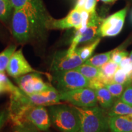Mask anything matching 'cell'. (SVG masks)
<instances>
[{"instance_id":"obj_17","label":"cell","mask_w":132,"mask_h":132,"mask_svg":"<svg viewBox=\"0 0 132 132\" xmlns=\"http://www.w3.org/2000/svg\"><path fill=\"white\" fill-rule=\"evenodd\" d=\"M16 47L14 45H11L0 53V72L4 73L7 69L8 64L12 54L16 51Z\"/></svg>"},{"instance_id":"obj_24","label":"cell","mask_w":132,"mask_h":132,"mask_svg":"<svg viewBox=\"0 0 132 132\" xmlns=\"http://www.w3.org/2000/svg\"><path fill=\"white\" fill-rule=\"evenodd\" d=\"M20 89L19 87L15 86L12 82H10V83L0 82V94H3L4 93H10L11 94L20 92Z\"/></svg>"},{"instance_id":"obj_29","label":"cell","mask_w":132,"mask_h":132,"mask_svg":"<svg viewBox=\"0 0 132 132\" xmlns=\"http://www.w3.org/2000/svg\"><path fill=\"white\" fill-rule=\"evenodd\" d=\"M132 64V62L131 61V60H130V57H128V56H126L125 57H123L122 59V60L121 61V62H120V63L119 64V67L120 68L122 69H123L125 68V67H126L127 66L130 65V64Z\"/></svg>"},{"instance_id":"obj_13","label":"cell","mask_w":132,"mask_h":132,"mask_svg":"<svg viewBox=\"0 0 132 132\" xmlns=\"http://www.w3.org/2000/svg\"><path fill=\"white\" fill-rule=\"evenodd\" d=\"M119 65L110 60L100 67V74L99 80L105 85L114 82V75Z\"/></svg>"},{"instance_id":"obj_33","label":"cell","mask_w":132,"mask_h":132,"mask_svg":"<svg viewBox=\"0 0 132 132\" xmlns=\"http://www.w3.org/2000/svg\"><path fill=\"white\" fill-rule=\"evenodd\" d=\"M101 1L105 3H111L113 2L114 1H115V0H101Z\"/></svg>"},{"instance_id":"obj_37","label":"cell","mask_w":132,"mask_h":132,"mask_svg":"<svg viewBox=\"0 0 132 132\" xmlns=\"http://www.w3.org/2000/svg\"><path fill=\"white\" fill-rule=\"evenodd\" d=\"M131 132H132V131H131Z\"/></svg>"},{"instance_id":"obj_14","label":"cell","mask_w":132,"mask_h":132,"mask_svg":"<svg viewBox=\"0 0 132 132\" xmlns=\"http://www.w3.org/2000/svg\"><path fill=\"white\" fill-rule=\"evenodd\" d=\"M97 102L103 110H109L114 103V97L105 86L94 89Z\"/></svg>"},{"instance_id":"obj_32","label":"cell","mask_w":132,"mask_h":132,"mask_svg":"<svg viewBox=\"0 0 132 132\" xmlns=\"http://www.w3.org/2000/svg\"><path fill=\"white\" fill-rule=\"evenodd\" d=\"M128 80H129V81L130 82V83L131 84V82H132V72H131V73L128 76Z\"/></svg>"},{"instance_id":"obj_36","label":"cell","mask_w":132,"mask_h":132,"mask_svg":"<svg viewBox=\"0 0 132 132\" xmlns=\"http://www.w3.org/2000/svg\"><path fill=\"white\" fill-rule=\"evenodd\" d=\"M131 84H132V82H131Z\"/></svg>"},{"instance_id":"obj_30","label":"cell","mask_w":132,"mask_h":132,"mask_svg":"<svg viewBox=\"0 0 132 132\" xmlns=\"http://www.w3.org/2000/svg\"><path fill=\"white\" fill-rule=\"evenodd\" d=\"M85 3L86 0H78L77 4H76L75 8L78 10H80V11H82V10H83Z\"/></svg>"},{"instance_id":"obj_11","label":"cell","mask_w":132,"mask_h":132,"mask_svg":"<svg viewBox=\"0 0 132 132\" xmlns=\"http://www.w3.org/2000/svg\"><path fill=\"white\" fill-rule=\"evenodd\" d=\"M6 71L8 75L14 78L32 72H39L31 67L21 49L16 50L12 54Z\"/></svg>"},{"instance_id":"obj_1","label":"cell","mask_w":132,"mask_h":132,"mask_svg":"<svg viewBox=\"0 0 132 132\" xmlns=\"http://www.w3.org/2000/svg\"><path fill=\"white\" fill-rule=\"evenodd\" d=\"M14 10L12 31L13 36L18 42H28L43 35L46 29L33 20L26 10Z\"/></svg>"},{"instance_id":"obj_9","label":"cell","mask_w":132,"mask_h":132,"mask_svg":"<svg viewBox=\"0 0 132 132\" xmlns=\"http://www.w3.org/2000/svg\"><path fill=\"white\" fill-rule=\"evenodd\" d=\"M82 26L81 11L74 7L67 16L61 19H54L49 16L46 22L47 29H80Z\"/></svg>"},{"instance_id":"obj_3","label":"cell","mask_w":132,"mask_h":132,"mask_svg":"<svg viewBox=\"0 0 132 132\" xmlns=\"http://www.w3.org/2000/svg\"><path fill=\"white\" fill-rule=\"evenodd\" d=\"M81 119L78 132H107L108 116L105 110L98 106L88 108L76 106Z\"/></svg>"},{"instance_id":"obj_6","label":"cell","mask_w":132,"mask_h":132,"mask_svg":"<svg viewBox=\"0 0 132 132\" xmlns=\"http://www.w3.org/2000/svg\"><path fill=\"white\" fill-rule=\"evenodd\" d=\"M83 63L77 50L72 53L67 50L58 52L53 57L50 70L52 73L73 70Z\"/></svg>"},{"instance_id":"obj_15","label":"cell","mask_w":132,"mask_h":132,"mask_svg":"<svg viewBox=\"0 0 132 132\" xmlns=\"http://www.w3.org/2000/svg\"><path fill=\"white\" fill-rule=\"evenodd\" d=\"M132 114V106L124 103L121 100H115L113 106L109 109L108 116H127Z\"/></svg>"},{"instance_id":"obj_23","label":"cell","mask_w":132,"mask_h":132,"mask_svg":"<svg viewBox=\"0 0 132 132\" xmlns=\"http://www.w3.org/2000/svg\"><path fill=\"white\" fill-rule=\"evenodd\" d=\"M38 128L29 122L26 121L14 125V132H39Z\"/></svg>"},{"instance_id":"obj_2","label":"cell","mask_w":132,"mask_h":132,"mask_svg":"<svg viewBox=\"0 0 132 132\" xmlns=\"http://www.w3.org/2000/svg\"><path fill=\"white\" fill-rule=\"evenodd\" d=\"M48 112L53 125L61 132H78L81 119L75 106L70 105H50Z\"/></svg>"},{"instance_id":"obj_21","label":"cell","mask_w":132,"mask_h":132,"mask_svg":"<svg viewBox=\"0 0 132 132\" xmlns=\"http://www.w3.org/2000/svg\"><path fill=\"white\" fill-rule=\"evenodd\" d=\"M104 86L107 88V89L110 92V93L114 98L120 97L124 90L125 87H126L125 85L117 83V82H113V83L108 84V85H105Z\"/></svg>"},{"instance_id":"obj_8","label":"cell","mask_w":132,"mask_h":132,"mask_svg":"<svg viewBox=\"0 0 132 132\" xmlns=\"http://www.w3.org/2000/svg\"><path fill=\"white\" fill-rule=\"evenodd\" d=\"M126 14L127 9L125 8L102 20L99 26L98 35L103 37L118 35L122 29Z\"/></svg>"},{"instance_id":"obj_28","label":"cell","mask_w":132,"mask_h":132,"mask_svg":"<svg viewBox=\"0 0 132 132\" xmlns=\"http://www.w3.org/2000/svg\"><path fill=\"white\" fill-rule=\"evenodd\" d=\"M8 119H9V108L0 109V130Z\"/></svg>"},{"instance_id":"obj_5","label":"cell","mask_w":132,"mask_h":132,"mask_svg":"<svg viewBox=\"0 0 132 132\" xmlns=\"http://www.w3.org/2000/svg\"><path fill=\"white\" fill-rule=\"evenodd\" d=\"M59 93L61 101L68 102L73 106L88 108L97 105V100L95 90L90 87H84Z\"/></svg>"},{"instance_id":"obj_7","label":"cell","mask_w":132,"mask_h":132,"mask_svg":"<svg viewBox=\"0 0 132 132\" xmlns=\"http://www.w3.org/2000/svg\"><path fill=\"white\" fill-rule=\"evenodd\" d=\"M14 9H24L34 21L47 29L46 22L50 16L45 14L39 0H11Z\"/></svg>"},{"instance_id":"obj_22","label":"cell","mask_w":132,"mask_h":132,"mask_svg":"<svg viewBox=\"0 0 132 132\" xmlns=\"http://www.w3.org/2000/svg\"><path fill=\"white\" fill-rule=\"evenodd\" d=\"M114 82L121 84L127 86L130 85V82L128 80V77L122 69L119 67L118 70L114 75Z\"/></svg>"},{"instance_id":"obj_20","label":"cell","mask_w":132,"mask_h":132,"mask_svg":"<svg viewBox=\"0 0 132 132\" xmlns=\"http://www.w3.org/2000/svg\"><path fill=\"white\" fill-rule=\"evenodd\" d=\"M13 9L11 0H0V20L7 21Z\"/></svg>"},{"instance_id":"obj_31","label":"cell","mask_w":132,"mask_h":132,"mask_svg":"<svg viewBox=\"0 0 132 132\" xmlns=\"http://www.w3.org/2000/svg\"><path fill=\"white\" fill-rule=\"evenodd\" d=\"M0 82H4V83H10L12 82L9 80L7 77L5 75L4 73L0 72Z\"/></svg>"},{"instance_id":"obj_26","label":"cell","mask_w":132,"mask_h":132,"mask_svg":"<svg viewBox=\"0 0 132 132\" xmlns=\"http://www.w3.org/2000/svg\"><path fill=\"white\" fill-rule=\"evenodd\" d=\"M119 99L132 106V84L127 86Z\"/></svg>"},{"instance_id":"obj_4","label":"cell","mask_w":132,"mask_h":132,"mask_svg":"<svg viewBox=\"0 0 132 132\" xmlns=\"http://www.w3.org/2000/svg\"><path fill=\"white\" fill-rule=\"evenodd\" d=\"M52 83L59 92L89 87L90 80L75 69L53 72Z\"/></svg>"},{"instance_id":"obj_16","label":"cell","mask_w":132,"mask_h":132,"mask_svg":"<svg viewBox=\"0 0 132 132\" xmlns=\"http://www.w3.org/2000/svg\"><path fill=\"white\" fill-rule=\"evenodd\" d=\"M75 70L78 71L80 73L89 80L98 78L100 74V67H97L85 63H83L76 68Z\"/></svg>"},{"instance_id":"obj_10","label":"cell","mask_w":132,"mask_h":132,"mask_svg":"<svg viewBox=\"0 0 132 132\" xmlns=\"http://www.w3.org/2000/svg\"><path fill=\"white\" fill-rule=\"evenodd\" d=\"M24 120L32 123L41 131H47L52 124L49 112L42 105H34L28 109L24 114Z\"/></svg>"},{"instance_id":"obj_19","label":"cell","mask_w":132,"mask_h":132,"mask_svg":"<svg viewBox=\"0 0 132 132\" xmlns=\"http://www.w3.org/2000/svg\"><path fill=\"white\" fill-rule=\"evenodd\" d=\"M111 53L112 50L110 52L96 54L94 56L90 57L87 61H86L84 63L95 66L97 67H100L103 64L111 60Z\"/></svg>"},{"instance_id":"obj_27","label":"cell","mask_w":132,"mask_h":132,"mask_svg":"<svg viewBox=\"0 0 132 132\" xmlns=\"http://www.w3.org/2000/svg\"><path fill=\"white\" fill-rule=\"evenodd\" d=\"M97 0H86L83 10L86 11L90 14L95 12V6H96Z\"/></svg>"},{"instance_id":"obj_18","label":"cell","mask_w":132,"mask_h":132,"mask_svg":"<svg viewBox=\"0 0 132 132\" xmlns=\"http://www.w3.org/2000/svg\"><path fill=\"white\" fill-rule=\"evenodd\" d=\"M100 40H101L100 38H97L89 45L84 46V47L79 48H77L76 50L78 52V54L84 62L89 58H90L93 52H94L95 48L100 43Z\"/></svg>"},{"instance_id":"obj_34","label":"cell","mask_w":132,"mask_h":132,"mask_svg":"<svg viewBox=\"0 0 132 132\" xmlns=\"http://www.w3.org/2000/svg\"><path fill=\"white\" fill-rule=\"evenodd\" d=\"M129 57H130V60H131V61L132 62V52H131V53H130Z\"/></svg>"},{"instance_id":"obj_25","label":"cell","mask_w":132,"mask_h":132,"mask_svg":"<svg viewBox=\"0 0 132 132\" xmlns=\"http://www.w3.org/2000/svg\"><path fill=\"white\" fill-rule=\"evenodd\" d=\"M127 56L128 53L125 52V51L122 50L119 48L114 49L112 50L111 61L119 65V64L123 57Z\"/></svg>"},{"instance_id":"obj_35","label":"cell","mask_w":132,"mask_h":132,"mask_svg":"<svg viewBox=\"0 0 132 132\" xmlns=\"http://www.w3.org/2000/svg\"><path fill=\"white\" fill-rule=\"evenodd\" d=\"M128 116V118H129L130 119H131L132 120V114H130V115H127Z\"/></svg>"},{"instance_id":"obj_12","label":"cell","mask_w":132,"mask_h":132,"mask_svg":"<svg viewBox=\"0 0 132 132\" xmlns=\"http://www.w3.org/2000/svg\"><path fill=\"white\" fill-rule=\"evenodd\" d=\"M108 123L111 132L132 131V120L128 116H108Z\"/></svg>"}]
</instances>
